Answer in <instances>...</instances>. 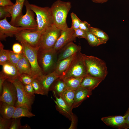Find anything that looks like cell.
Listing matches in <instances>:
<instances>
[{
  "label": "cell",
  "instance_id": "7dc6e473",
  "mask_svg": "<svg viewBox=\"0 0 129 129\" xmlns=\"http://www.w3.org/2000/svg\"><path fill=\"white\" fill-rule=\"evenodd\" d=\"M93 2L97 3H102L105 2L108 0H91Z\"/></svg>",
  "mask_w": 129,
  "mask_h": 129
},
{
  "label": "cell",
  "instance_id": "277c9868",
  "mask_svg": "<svg viewBox=\"0 0 129 129\" xmlns=\"http://www.w3.org/2000/svg\"><path fill=\"white\" fill-rule=\"evenodd\" d=\"M38 60L43 75H46L54 71L57 62L58 51L53 48L48 49H39Z\"/></svg>",
  "mask_w": 129,
  "mask_h": 129
},
{
  "label": "cell",
  "instance_id": "f6af8a7d",
  "mask_svg": "<svg viewBox=\"0 0 129 129\" xmlns=\"http://www.w3.org/2000/svg\"><path fill=\"white\" fill-rule=\"evenodd\" d=\"M14 4L11 0H0V6H12Z\"/></svg>",
  "mask_w": 129,
  "mask_h": 129
},
{
  "label": "cell",
  "instance_id": "e575fe53",
  "mask_svg": "<svg viewBox=\"0 0 129 129\" xmlns=\"http://www.w3.org/2000/svg\"><path fill=\"white\" fill-rule=\"evenodd\" d=\"M70 16L72 22L71 27L74 30L79 28L80 24L81 21L73 12L71 13Z\"/></svg>",
  "mask_w": 129,
  "mask_h": 129
},
{
  "label": "cell",
  "instance_id": "d6986e66",
  "mask_svg": "<svg viewBox=\"0 0 129 129\" xmlns=\"http://www.w3.org/2000/svg\"><path fill=\"white\" fill-rule=\"evenodd\" d=\"M26 0H17L13 5L6 6L7 11L11 15V19L9 23L12 25H14L17 18L22 14V9Z\"/></svg>",
  "mask_w": 129,
  "mask_h": 129
},
{
  "label": "cell",
  "instance_id": "681fc988",
  "mask_svg": "<svg viewBox=\"0 0 129 129\" xmlns=\"http://www.w3.org/2000/svg\"><path fill=\"white\" fill-rule=\"evenodd\" d=\"M17 0H16V1H17Z\"/></svg>",
  "mask_w": 129,
  "mask_h": 129
},
{
  "label": "cell",
  "instance_id": "4316f807",
  "mask_svg": "<svg viewBox=\"0 0 129 129\" xmlns=\"http://www.w3.org/2000/svg\"><path fill=\"white\" fill-rule=\"evenodd\" d=\"M87 40L91 46H97L101 44H105L107 42L104 40L99 38L90 32L86 31Z\"/></svg>",
  "mask_w": 129,
  "mask_h": 129
},
{
  "label": "cell",
  "instance_id": "9c48e42d",
  "mask_svg": "<svg viewBox=\"0 0 129 129\" xmlns=\"http://www.w3.org/2000/svg\"><path fill=\"white\" fill-rule=\"evenodd\" d=\"M11 82L14 84L17 91V100L15 106L26 108L30 111L35 96H30L26 92L24 85L18 79Z\"/></svg>",
  "mask_w": 129,
  "mask_h": 129
},
{
  "label": "cell",
  "instance_id": "52a82bcc",
  "mask_svg": "<svg viewBox=\"0 0 129 129\" xmlns=\"http://www.w3.org/2000/svg\"><path fill=\"white\" fill-rule=\"evenodd\" d=\"M61 31L54 24L47 28L42 33L39 49L53 48L61 35Z\"/></svg>",
  "mask_w": 129,
  "mask_h": 129
},
{
  "label": "cell",
  "instance_id": "6da1fadb",
  "mask_svg": "<svg viewBox=\"0 0 129 129\" xmlns=\"http://www.w3.org/2000/svg\"><path fill=\"white\" fill-rule=\"evenodd\" d=\"M71 7L70 2L58 0L50 7L54 24L61 30L68 27L66 18Z\"/></svg>",
  "mask_w": 129,
  "mask_h": 129
},
{
  "label": "cell",
  "instance_id": "f35d334b",
  "mask_svg": "<svg viewBox=\"0 0 129 129\" xmlns=\"http://www.w3.org/2000/svg\"><path fill=\"white\" fill-rule=\"evenodd\" d=\"M13 51L15 53L21 54L23 53V48L22 45L18 43H14L12 47Z\"/></svg>",
  "mask_w": 129,
  "mask_h": 129
},
{
  "label": "cell",
  "instance_id": "3957f363",
  "mask_svg": "<svg viewBox=\"0 0 129 129\" xmlns=\"http://www.w3.org/2000/svg\"><path fill=\"white\" fill-rule=\"evenodd\" d=\"M23 47V52L29 61L31 67V76L34 79H37L44 75L42 70L39 66L38 60V53L39 47H32L21 38L15 37Z\"/></svg>",
  "mask_w": 129,
  "mask_h": 129
},
{
  "label": "cell",
  "instance_id": "83f0119b",
  "mask_svg": "<svg viewBox=\"0 0 129 129\" xmlns=\"http://www.w3.org/2000/svg\"><path fill=\"white\" fill-rule=\"evenodd\" d=\"M35 116V115L31 112L28 109L22 107H16L12 118L22 117L30 118Z\"/></svg>",
  "mask_w": 129,
  "mask_h": 129
},
{
  "label": "cell",
  "instance_id": "5b68a950",
  "mask_svg": "<svg viewBox=\"0 0 129 129\" xmlns=\"http://www.w3.org/2000/svg\"><path fill=\"white\" fill-rule=\"evenodd\" d=\"M30 6L36 16L37 27L36 30L42 33L54 24L50 7H42L32 4H30Z\"/></svg>",
  "mask_w": 129,
  "mask_h": 129
},
{
  "label": "cell",
  "instance_id": "603a6c76",
  "mask_svg": "<svg viewBox=\"0 0 129 129\" xmlns=\"http://www.w3.org/2000/svg\"><path fill=\"white\" fill-rule=\"evenodd\" d=\"M0 101V113L1 116L3 118L6 119L12 118L16 107Z\"/></svg>",
  "mask_w": 129,
  "mask_h": 129
},
{
  "label": "cell",
  "instance_id": "74e56055",
  "mask_svg": "<svg viewBox=\"0 0 129 129\" xmlns=\"http://www.w3.org/2000/svg\"><path fill=\"white\" fill-rule=\"evenodd\" d=\"M11 16V15L7 11L6 6H0V20L7 17H10Z\"/></svg>",
  "mask_w": 129,
  "mask_h": 129
},
{
  "label": "cell",
  "instance_id": "b9f144b4",
  "mask_svg": "<svg viewBox=\"0 0 129 129\" xmlns=\"http://www.w3.org/2000/svg\"><path fill=\"white\" fill-rule=\"evenodd\" d=\"M90 25L86 21H81L80 23L79 28L85 31L90 32Z\"/></svg>",
  "mask_w": 129,
  "mask_h": 129
},
{
  "label": "cell",
  "instance_id": "7402d4cb",
  "mask_svg": "<svg viewBox=\"0 0 129 129\" xmlns=\"http://www.w3.org/2000/svg\"><path fill=\"white\" fill-rule=\"evenodd\" d=\"M102 81L100 79L87 75L83 78L79 88L92 91L98 86Z\"/></svg>",
  "mask_w": 129,
  "mask_h": 129
},
{
  "label": "cell",
  "instance_id": "d590c367",
  "mask_svg": "<svg viewBox=\"0 0 129 129\" xmlns=\"http://www.w3.org/2000/svg\"><path fill=\"white\" fill-rule=\"evenodd\" d=\"M12 120V118L6 119L0 116V129H9Z\"/></svg>",
  "mask_w": 129,
  "mask_h": 129
},
{
  "label": "cell",
  "instance_id": "ac0fdd59",
  "mask_svg": "<svg viewBox=\"0 0 129 129\" xmlns=\"http://www.w3.org/2000/svg\"><path fill=\"white\" fill-rule=\"evenodd\" d=\"M2 66V69L1 71L6 77L7 80L11 82L18 79L20 74L16 65L8 61Z\"/></svg>",
  "mask_w": 129,
  "mask_h": 129
},
{
  "label": "cell",
  "instance_id": "4fadbf2b",
  "mask_svg": "<svg viewBox=\"0 0 129 129\" xmlns=\"http://www.w3.org/2000/svg\"><path fill=\"white\" fill-rule=\"evenodd\" d=\"M76 38L75 34V30L71 27H68L62 30L61 35L53 48L58 51L69 43L75 41Z\"/></svg>",
  "mask_w": 129,
  "mask_h": 129
},
{
  "label": "cell",
  "instance_id": "4dcf8cb0",
  "mask_svg": "<svg viewBox=\"0 0 129 129\" xmlns=\"http://www.w3.org/2000/svg\"><path fill=\"white\" fill-rule=\"evenodd\" d=\"M90 32L97 37L101 38L107 42L109 39L108 35L104 32L96 27H90Z\"/></svg>",
  "mask_w": 129,
  "mask_h": 129
},
{
  "label": "cell",
  "instance_id": "836d02e7",
  "mask_svg": "<svg viewBox=\"0 0 129 129\" xmlns=\"http://www.w3.org/2000/svg\"><path fill=\"white\" fill-rule=\"evenodd\" d=\"M23 54V53L21 54H17L14 53L13 51L10 50L9 61L14 64L16 65L17 64Z\"/></svg>",
  "mask_w": 129,
  "mask_h": 129
},
{
  "label": "cell",
  "instance_id": "7a4b0ae2",
  "mask_svg": "<svg viewBox=\"0 0 129 129\" xmlns=\"http://www.w3.org/2000/svg\"><path fill=\"white\" fill-rule=\"evenodd\" d=\"M87 75L104 80L108 73L105 62L102 59L92 56L84 54Z\"/></svg>",
  "mask_w": 129,
  "mask_h": 129
},
{
  "label": "cell",
  "instance_id": "ffe728a7",
  "mask_svg": "<svg viewBox=\"0 0 129 129\" xmlns=\"http://www.w3.org/2000/svg\"><path fill=\"white\" fill-rule=\"evenodd\" d=\"M92 91L82 88H79L76 90L73 108L78 107L84 101L89 97L92 94Z\"/></svg>",
  "mask_w": 129,
  "mask_h": 129
},
{
  "label": "cell",
  "instance_id": "2e32d148",
  "mask_svg": "<svg viewBox=\"0 0 129 129\" xmlns=\"http://www.w3.org/2000/svg\"><path fill=\"white\" fill-rule=\"evenodd\" d=\"M53 92L56 99L54 101L56 104V110L60 113L71 120V117L73 114L72 112L73 108L68 106L61 97H58L54 91H53Z\"/></svg>",
  "mask_w": 129,
  "mask_h": 129
},
{
  "label": "cell",
  "instance_id": "e0dca14e",
  "mask_svg": "<svg viewBox=\"0 0 129 129\" xmlns=\"http://www.w3.org/2000/svg\"><path fill=\"white\" fill-rule=\"evenodd\" d=\"M60 77L54 71L50 73L43 75L37 79L42 86L44 95L48 96L50 86L56 79Z\"/></svg>",
  "mask_w": 129,
  "mask_h": 129
},
{
  "label": "cell",
  "instance_id": "44dd1931",
  "mask_svg": "<svg viewBox=\"0 0 129 129\" xmlns=\"http://www.w3.org/2000/svg\"><path fill=\"white\" fill-rule=\"evenodd\" d=\"M77 53L68 58L57 61L54 71L60 77L67 70Z\"/></svg>",
  "mask_w": 129,
  "mask_h": 129
},
{
  "label": "cell",
  "instance_id": "8d00e7d4",
  "mask_svg": "<svg viewBox=\"0 0 129 129\" xmlns=\"http://www.w3.org/2000/svg\"><path fill=\"white\" fill-rule=\"evenodd\" d=\"M21 117L12 118V122L9 129H20L22 125L21 123Z\"/></svg>",
  "mask_w": 129,
  "mask_h": 129
},
{
  "label": "cell",
  "instance_id": "bcb514c9",
  "mask_svg": "<svg viewBox=\"0 0 129 129\" xmlns=\"http://www.w3.org/2000/svg\"><path fill=\"white\" fill-rule=\"evenodd\" d=\"M125 120L126 124L129 127V107L124 114Z\"/></svg>",
  "mask_w": 129,
  "mask_h": 129
},
{
  "label": "cell",
  "instance_id": "cb8c5ba5",
  "mask_svg": "<svg viewBox=\"0 0 129 129\" xmlns=\"http://www.w3.org/2000/svg\"><path fill=\"white\" fill-rule=\"evenodd\" d=\"M66 89L63 79L60 77L56 79L51 84L49 91H54L57 97H59Z\"/></svg>",
  "mask_w": 129,
  "mask_h": 129
},
{
  "label": "cell",
  "instance_id": "f546056e",
  "mask_svg": "<svg viewBox=\"0 0 129 129\" xmlns=\"http://www.w3.org/2000/svg\"><path fill=\"white\" fill-rule=\"evenodd\" d=\"M10 50L4 49V45L0 42V64L3 65L9 61Z\"/></svg>",
  "mask_w": 129,
  "mask_h": 129
},
{
  "label": "cell",
  "instance_id": "8992f818",
  "mask_svg": "<svg viewBox=\"0 0 129 129\" xmlns=\"http://www.w3.org/2000/svg\"><path fill=\"white\" fill-rule=\"evenodd\" d=\"M84 55L81 51L77 53L68 68L60 77H84L88 75Z\"/></svg>",
  "mask_w": 129,
  "mask_h": 129
},
{
  "label": "cell",
  "instance_id": "9a60e30c",
  "mask_svg": "<svg viewBox=\"0 0 129 129\" xmlns=\"http://www.w3.org/2000/svg\"><path fill=\"white\" fill-rule=\"evenodd\" d=\"M81 47L74 43L73 41L70 42L58 51L57 61L64 59L80 52Z\"/></svg>",
  "mask_w": 129,
  "mask_h": 129
},
{
  "label": "cell",
  "instance_id": "ba28073f",
  "mask_svg": "<svg viewBox=\"0 0 129 129\" xmlns=\"http://www.w3.org/2000/svg\"><path fill=\"white\" fill-rule=\"evenodd\" d=\"M30 4L27 0H26L24 4L26 8V13L24 15L22 14L17 18L14 26L35 31L37 28V24L34 18V12L31 9Z\"/></svg>",
  "mask_w": 129,
  "mask_h": 129
},
{
  "label": "cell",
  "instance_id": "d6a6232c",
  "mask_svg": "<svg viewBox=\"0 0 129 129\" xmlns=\"http://www.w3.org/2000/svg\"><path fill=\"white\" fill-rule=\"evenodd\" d=\"M31 84L34 90L35 94L44 95L42 86L37 79H34Z\"/></svg>",
  "mask_w": 129,
  "mask_h": 129
},
{
  "label": "cell",
  "instance_id": "7c38bea8",
  "mask_svg": "<svg viewBox=\"0 0 129 129\" xmlns=\"http://www.w3.org/2000/svg\"><path fill=\"white\" fill-rule=\"evenodd\" d=\"M42 33L37 30H25L15 36L21 38L31 46L36 47H38Z\"/></svg>",
  "mask_w": 129,
  "mask_h": 129
},
{
  "label": "cell",
  "instance_id": "484cf974",
  "mask_svg": "<svg viewBox=\"0 0 129 129\" xmlns=\"http://www.w3.org/2000/svg\"><path fill=\"white\" fill-rule=\"evenodd\" d=\"M83 78L70 77L62 78L65 83L66 89L75 91L79 87Z\"/></svg>",
  "mask_w": 129,
  "mask_h": 129
},
{
  "label": "cell",
  "instance_id": "ee69618b",
  "mask_svg": "<svg viewBox=\"0 0 129 129\" xmlns=\"http://www.w3.org/2000/svg\"><path fill=\"white\" fill-rule=\"evenodd\" d=\"M71 123L69 129H75L77 122V118L76 116L73 114L71 117Z\"/></svg>",
  "mask_w": 129,
  "mask_h": 129
},
{
  "label": "cell",
  "instance_id": "30bf717a",
  "mask_svg": "<svg viewBox=\"0 0 129 129\" xmlns=\"http://www.w3.org/2000/svg\"><path fill=\"white\" fill-rule=\"evenodd\" d=\"M17 100V91L15 86L12 82L6 79L3 85L0 101L15 106Z\"/></svg>",
  "mask_w": 129,
  "mask_h": 129
},
{
  "label": "cell",
  "instance_id": "7bdbcfd3",
  "mask_svg": "<svg viewBox=\"0 0 129 129\" xmlns=\"http://www.w3.org/2000/svg\"><path fill=\"white\" fill-rule=\"evenodd\" d=\"M7 79L6 77L4 75L3 73L1 71L0 73V95L2 94L3 86L5 81Z\"/></svg>",
  "mask_w": 129,
  "mask_h": 129
},
{
  "label": "cell",
  "instance_id": "ab89813d",
  "mask_svg": "<svg viewBox=\"0 0 129 129\" xmlns=\"http://www.w3.org/2000/svg\"><path fill=\"white\" fill-rule=\"evenodd\" d=\"M74 30L75 34L76 37H78L79 38H83L86 39V31H84L80 28Z\"/></svg>",
  "mask_w": 129,
  "mask_h": 129
},
{
  "label": "cell",
  "instance_id": "1f68e13d",
  "mask_svg": "<svg viewBox=\"0 0 129 129\" xmlns=\"http://www.w3.org/2000/svg\"><path fill=\"white\" fill-rule=\"evenodd\" d=\"M18 80L24 85L31 84L34 79L30 75L26 74H20Z\"/></svg>",
  "mask_w": 129,
  "mask_h": 129
},
{
  "label": "cell",
  "instance_id": "d4e9b609",
  "mask_svg": "<svg viewBox=\"0 0 129 129\" xmlns=\"http://www.w3.org/2000/svg\"><path fill=\"white\" fill-rule=\"evenodd\" d=\"M16 66L20 74H26L31 76V65L28 59L24 54Z\"/></svg>",
  "mask_w": 129,
  "mask_h": 129
},
{
  "label": "cell",
  "instance_id": "60d3db41",
  "mask_svg": "<svg viewBox=\"0 0 129 129\" xmlns=\"http://www.w3.org/2000/svg\"><path fill=\"white\" fill-rule=\"evenodd\" d=\"M24 88L28 94L31 96H35V91L31 84L24 85Z\"/></svg>",
  "mask_w": 129,
  "mask_h": 129
},
{
  "label": "cell",
  "instance_id": "f1b7e54d",
  "mask_svg": "<svg viewBox=\"0 0 129 129\" xmlns=\"http://www.w3.org/2000/svg\"><path fill=\"white\" fill-rule=\"evenodd\" d=\"M75 92V91L66 89L63 92L61 96L66 103L72 108L74 101Z\"/></svg>",
  "mask_w": 129,
  "mask_h": 129
},
{
  "label": "cell",
  "instance_id": "5bb4252c",
  "mask_svg": "<svg viewBox=\"0 0 129 129\" xmlns=\"http://www.w3.org/2000/svg\"><path fill=\"white\" fill-rule=\"evenodd\" d=\"M124 115L112 116L102 118V121L107 125L118 129H127L129 127L126 123Z\"/></svg>",
  "mask_w": 129,
  "mask_h": 129
},
{
  "label": "cell",
  "instance_id": "c3c4849f",
  "mask_svg": "<svg viewBox=\"0 0 129 129\" xmlns=\"http://www.w3.org/2000/svg\"><path fill=\"white\" fill-rule=\"evenodd\" d=\"M31 129L30 127L27 124H26L24 125H22L20 128V129Z\"/></svg>",
  "mask_w": 129,
  "mask_h": 129
},
{
  "label": "cell",
  "instance_id": "8fae6325",
  "mask_svg": "<svg viewBox=\"0 0 129 129\" xmlns=\"http://www.w3.org/2000/svg\"><path fill=\"white\" fill-rule=\"evenodd\" d=\"M25 30H30L28 28L12 25L8 22L6 18L1 20L0 21V40H5L6 38L8 37H12Z\"/></svg>",
  "mask_w": 129,
  "mask_h": 129
}]
</instances>
